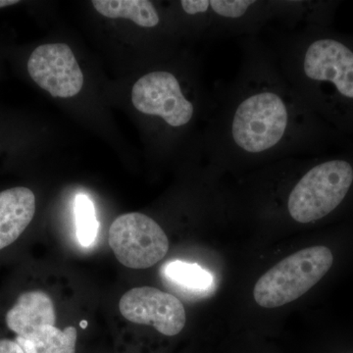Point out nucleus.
<instances>
[{"mask_svg":"<svg viewBox=\"0 0 353 353\" xmlns=\"http://www.w3.org/2000/svg\"><path fill=\"white\" fill-rule=\"evenodd\" d=\"M132 101L139 112L159 118L172 131L187 129L199 114V99L188 94L180 76L170 70H155L139 79Z\"/></svg>","mask_w":353,"mask_h":353,"instance_id":"obj_5","label":"nucleus"},{"mask_svg":"<svg viewBox=\"0 0 353 353\" xmlns=\"http://www.w3.org/2000/svg\"><path fill=\"white\" fill-rule=\"evenodd\" d=\"M182 13L205 36L215 39L259 36L278 22L285 29L313 25L316 3L301 0H182Z\"/></svg>","mask_w":353,"mask_h":353,"instance_id":"obj_2","label":"nucleus"},{"mask_svg":"<svg viewBox=\"0 0 353 353\" xmlns=\"http://www.w3.org/2000/svg\"><path fill=\"white\" fill-rule=\"evenodd\" d=\"M109 245L124 266L146 269L164 259L169 240L157 221L134 212L116 218L109 229Z\"/></svg>","mask_w":353,"mask_h":353,"instance_id":"obj_6","label":"nucleus"},{"mask_svg":"<svg viewBox=\"0 0 353 353\" xmlns=\"http://www.w3.org/2000/svg\"><path fill=\"white\" fill-rule=\"evenodd\" d=\"M15 341L26 353H76L77 330L70 326L62 331L46 326L27 338L16 336Z\"/></svg>","mask_w":353,"mask_h":353,"instance_id":"obj_12","label":"nucleus"},{"mask_svg":"<svg viewBox=\"0 0 353 353\" xmlns=\"http://www.w3.org/2000/svg\"><path fill=\"white\" fill-rule=\"evenodd\" d=\"M236 75L219 88L205 134L206 154L221 169L270 165L307 154L321 128L288 83L268 44L241 38Z\"/></svg>","mask_w":353,"mask_h":353,"instance_id":"obj_1","label":"nucleus"},{"mask_svg":"<svg viewBox=\"0 0 353 353\" xmlns=\"http://www.w3.org/2000/svg\"><path fill=\"white\" fill-rule=\"evenodd\" d=\"M0 353H26L15 341L0 340Z\"/></svg>","mask_w":353,"mask_h":353,"instance_id":"obj_15","label":"nucleus"},{"mask_svg":"<svg viewBox=\"0 0 353 353\" xmlns=\"http://www.w3.org/2000/svg\"><path fill=\"white\" fill-rule=\"evenodd\" d=\"M17 3H19V1H17V0H0V8L15 6Z\"/></svg>","mask_w":353,"mask_h":353,"instance_id":"obj_16","label":"nucleus"},{"mask_svg":"<svg viewBox=\"0 0 353 353\" xmlns=\"http://www.w3.org/2000/svg\"><path fill=\"white\" fill-rule=\"evenodd\" d=\"M162 275L172 285L194 296L210 294L214 285L212 275L209 272L199 265L181 260L165 264L162 267Z\"/></svg>","mask_w":353,"mask_h":353,"instance_id":"obj_13","label":"nucleus"},{"mask_svg":"<svg viewBox=\"0 0 353 353\" xmlns=\"http://www.w3.org/2000/svg\"><path fill=\"white\" fill-rule=\"evenodd\" d=\"M36 213V196L28 188L0 192V250L12 245L31 224Z\"/></svg>","mask_w":353,"mask_h":353,"instance_id":"obj_10","label":"nucleus"},{"mask_svg":"<svg viewBox=\"0 0 353 353\" xmlns=\"http://www.w3.org/2000/svg\"><path fill=\"white\" fill-rule=\"evenodd\" d=\"M54 304L41 290H31L21 294L12 308L7 312L6 324L18 338H27L37 330L55 326Z\"/></svg>","mask_w":353,"mask_h":353,"instance_id":"obj_9","label":"nucleus"},{"mask_svg":"<svg viewBox=\"0 0 353 353\" xmlns=\"http://www.w3.org/2000/svg\"><path fill=\"white\" fill-rule=\"evenodd\" d=\"M294 182L285 199L288 215L297 224H310L333 213L353 185V165L345 158L308 161L287 158L273 163Z\"/></svg>","mask_w":353,"mask_h":353,"instance_id":"obj_3","label":"nucleus"},{"mask_svg":"<svg viewBox=\"0 0 353 353\" xmlns=\"http://www.w3.org/2000/svg\"><path fill=\"white\" fill-rule=\"evenodd\" d=\"M77 238L83 248L94 243L99 224L95 216L94 203L85 194H79L76 199Z\"/></svg>","mask_w":353,"mask_h":353,"instance_id":"obj_14","label":"nucleus"},{"mask_svg":"<svg viewBox=\"0 0 353 353\" xmlns=\"http://www.w3.org/2000/svg\"><path fill=\"white\" fill-rule=\"evenodd\" d=\"M95 10L110 19L125 18L145 29H153L161 22L159 12L148 0H94Z\"/></svg>","mask_w":353,"mask_h":353,"instance_id":"obj_11","label":"nucleus"},{"mask_svg":"<svg viewBox=\"0 0 353 353\" xmlns=\"http://www.w3.org/2000/svg\"><path fill=\"white\" fill-rule=\"evenodd\" d=\"M121 314L136 324L152 325L165 336H176L187 321L185 307L173 294L152 287L134 288L122 297Z\"/></svg>","mask_w":353,"mask_h":353,"instance_id":"obj_8","label":"nucleus"},{"mask_svg":"<svg viewBox=\"0 0 353 353\" xmlns=\"http://www.w3.org/2000/svg\"><path fill=\"white\" fill-rule=\"evenodd\" d=\"M327 246L304 248L279 262L257 281L253 296L259 306L276 308L292 303L312 289L333 265Z\"/></svg>","mask_w":353,"mask_h":353,"instance_id":"obj_4","label":"nucleus"},{"mask_svg":"<svg viewBox=\"0 0 353 353\" xmlns=\"http://www.w3.org/2000/svg\"><path fill=\"white\" fill-rule=\"evenodd\" d=\"M28 72L32 81L53 97L69 99L83 88L82 70L73 51L65 43L37 48L28 61Z\"/></svg>","mask_w":353,"mask_h":353,"instance_id":"obj_7","label":"nucleus"}]
</instances>
